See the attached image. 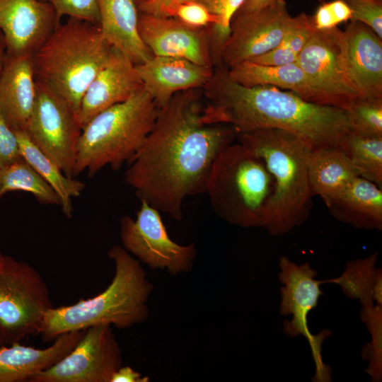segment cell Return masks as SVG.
<instances>
[{"label": "cell", "mask_w": 382, "mask_h": 382, "mask_svg": "<svg viewBox=\"0 0 382 382\" xmlns=\"http://www.w3.org/2000/svg\"><path fill=\"white\" fill-rule=\"evenodd\" d=\"M203 93L204 122L229 124L236 133L281 129L315 149L338 146L352 131L346 110L311 103L291 91L272 86H242L229 78L224 66L214 69Z\"/></svg>", "instance_id": "7a4b0ae2"}, {"label": "cell", "mask_w": 382, "mask_h": 382, "mask_svg": "<svg viewBox=\"0 0 382 382\" xmlns=\"http://www.w3.org/2000/svg\"><path fill=\"white\" fill-rule=\"evenodd\" d=\"M192 0H145L137 5L143 13L161 17H173L177 6Z\"/></svg>", "instance_id": "f35d334b"}, {"label": "cell", "mask_w": 382, "mask_h": 382, "mask_svg": "<svg viewBox=\"0 0 382 382\" xmlns=\"http://www.w3.org/2000/svg\"><path fill=\"white\" fill-rule=\"evenodd\" d=\"M122 247L151 270H166L175 276L192 269L197 257L195 243L180 245L168 235L159 211L144 201L133 219L120 220Z\"/></svg>", "instance_id": "30bf717a"}, {"label": "cell", "mask_w": 382, "mask_h": 382, "mask_svg": "<svg viewBox=\"0 0 382 382\" xmlns=\"http://www.w3.org/2000/svg\"><path fill=\"white\" fill-rule=\"evenodd\" d=\"M345 35L337 27L314 30L296 64L307 76L321 104L347 110L360 96L347 74Z\"/></svg>", "instance_id": "7c38bea8"}, {"label": "cell", "mask_w": 382, "mask_h": 382, "mask_svg": "<svg viewBox=\"0 0 382 382\" xmlns=\"http://www.w3.org/2000/svg\"><path fill=\"white\" fill-rule=\"evenodd\" d=\"M203 4L218 19L208 33L212 64L223 66L221 57L222 47L228 37L232 18L245 0H196Z\"/></svg>", "instance_id": "1f68e13d"}, {"label": "cell", "mask_w": 382, "mask_h": 382, "mask_svg": "<svg viewBox=\"0 0 382 382\" xmlns=\"http://www.w3.org/2000/svg\"><path fill=\"white\" fill-rule=\"evenodd\" d=\"M279 267L278 278L283 284L280 288L279 314L292 315L290 320H284L282 330L290 337L302 335L306 338L316 364V374L311 380L331 381V369L324 364L321 351L323 342L332 335V332L323 329L318 335H313L308 329L307 320L308 313L318 306L320 296L323 295L320 285L326 284V281L316 279L318 272L308 262L297 265L282 255L279 257Z\"/></svg>", "instance_id": "9c48e42d"}, {"label": "cell", "mask_w": 382, "mask_h": 382, "mask_svg": "<svg viewBox=\"0 0 382 382\" xmlns=\"http://www.w3.org/2000/svg\"><path fill=\"white\" fill-rule=\"evenodd\" d=\"M346 110L352 132L364 136L382 137V97H357Z\"/></svg>", "instance_id": "d6a6232c"}, {"label": "cell", "mask_w": 382, "mask_h": 382, "mask_svg": "<svg viewBox=\"0 0 382 382\" xmlns=\"http://www.w3.org/2000/svg\"><path fill=\"white\" fill-rule=\"evenodd\" d=\"M4 256V254L0 251V262Z\"/></svg>", "instance_id": "f6af8a7d"}, {"label": "cell", "mask_w": 382, "mask_h": 382, "mask_svg": "<svg viewBox=\"0 0 382 382\" xmlns=\"http://www.w3.org/2000/svg\"><path fill=\"white\" fill-rule=\"evenodd\" d=\"M135 66L144 88L158 108L164 107L177 93L203 88L214 72L213 67L163 56L153 55Z\"/></svg>", "instance_id": "ac0fdd59"}, {"label": "cell", "mask_w": 382, "mask_h": 382, "mask_svg": "<svg viewBox=\"0 0 382 382\" xmlns=\"http://www.w3.org/2000/svg\"><path fill=\"white\" fill-rule=\"evenodd\" d=\"M227 72L232 81L242 86L288 89L308 102L322 105L307 76L296 63L263 65L245 61L227 69Z\"/></svg>", "instance_id": "d4e9b609"}, {"label": "cell", "mask_w": 382, "mask_h": 382, "mask_svg": "<svg viewBox=\"0 0 382 382\" xmlns=\"http://www.w3.org/2000/svg\"><path fill=\"white\" fill-rule=\"evenodd\" d=\"M6 54V44L2 32L0 30V74L1 72L4 56Z\"/></svg>", "instance_id": "b9f144b4"}, {"label": "cell", "mask_w": 382, "mask_h": 382, "mask_svg": "<svg viewBox=\"0 0 382 382\" xmlns=\"http://www.w3.org/2000/svg\"><path fill=\"white\" fill-rule=\"evenodd\" d=\"M85 330L63 333L50 346L38 349L13 343L0 348V382H25L65 357L76 345Z\"/></svg>", "instance_id": "44dd1931"}, {"label": "cell", "mask_w": 382, "mask_h": 382, "mask_svg": "<svg viewBox=\"0 0 382 382\" xmlns=\"http://www.w3.org/2000/svg\"><path fill=\"white\" fill-rule=\"evenodd\" d=\"M111 50L98 25L70 18L59 23L33 54L35 79L60 96L78 114L86 90Z\"/></svg>", "instance_id": "5b68a950"}, {"label": "cell", "mask_w": 382, "mask_h": 382, "mask_svg": "<svg viewBox=\"0 0 382 382\" xmlns=\"http://www.w3.org/2000/svg\"><path fill=\"white\" fill-rule=\"evenodd\" d=\"M122 362L111 326H93L85 330L69 353L29 382H110Z\"/></svg>", "instance_id": "4fadbf2b"}, {"label": "cell", "mask_w": 382, "mask_h": 382, "mask_svg": "<svg viewBox=\"0 0 382 382\" xmlns=\"http://www.w3.org/2000/svg\"><path fill=\"white\" fill-rule=\"evenodd\" d=\"M54 307L48 286L29 264L4 255L0 262V328L6 345L39 334Z\"/></svg>", "instance_id": "ba28073f"}, {"label": "cell", "mask_w": 382, "mask_h": 382, "mask_svg": "<svg viewBox=\"0 0 382 382\" xmlns=\"http://www.w3.org/2000/svg\"><path fill=\"white\" fill-rule=\"evenodd\" d=\"M149 381L148 376H143L132 367L121 366L113 374L110 382H149Z\"/></svg>", "instance_id": "ab89813d"}, {"label": "cell", "mask_w": 382, "mask_h": 382, "mask_svg": "<svg viewBox=\"0 0 382 382\" xmlns=\"http://www.w3.org/2000/svg\"><path fill=\"white\" fill-rule=\"evenodd\" d=\"M59 24L54 8L47 2L0 0V30L8 54H33Z\"/></svg>", "instance_id": "9a60e30c"}, {"label": "cell", "mask_w": 382, "mask_h": 382, "mask_svg": "<svg viewBox=\"0 0 382 382\" xmlns=\"http://www.w3.org/2000/svg\"><path fill=\"white\" fill-rule=\"evenodd\" d=\"M143 87L135 64L114 47L86 90L77 117L81 129L97 115L122 103Z\"/></svg>", "instance_id": "e0dca14e"}, {"label": "cell", "mask_w": 382, "mask_h": 382, "mask_svg": "<svg viewBox=\"0 0 382 382\" xmlns=\"http://www.w3.org/2000/svg\"><path fill=\"white\" fill-rule=\"evenodd\" d=\"M158 110L142 87L94 117L81 131L74 176L87 172L92 177L105 166L117 170L129 163L151 131Z\"/></svg>", "instance_id": "8992f818"}, {"label": "cell", "mask_w": 382, "mask_h": 382, "mask_svg": "<svg viewBox=\"0 0 382 382\" xmlns=\"http://www.w3.org/2000/svg\"><path fill=\"white\" fill-rule=\"evenodd\" d=\"M14 131L22 158L54 190L59 197L63 214L66 218L71 219L73 214L72 199L81 195L85 184L67 177L58 165L33 143L26 131Z\"/></svg>", "instance_id": "484cf974"}, {"label": "cell", "mask_w": 382, "mask_h": 382, "mask_svg": "<svg viewBox=\"0 0 382 382\" xmlns=\"http://www.w3.org/2000/svg\"><path fill=\"white\" fill-rule=\"evenodd\" d=\"M173 17L187 25L197 28H203L208 25L212 27L218 23L217 18L196 0L179 4L174 12Z\"/></svg>", "instance_id": "8d00e7d4"}, {"label": "cell", "mask_w": 382, "mask_h": 382, "mask_svg": "<svg viewBox=\"0 0 382 382\" xmlns=\"http://www.w3.org/2000/svg\"><path fill=\"white\" fill-rule=\"evenodd\" d=\"M327 208L337 221L354 228L382 231V188L361 177Z\"/></svg>", "instance_id": "cb8c5ba5"}, {"label": "cell", "mask_w": 382, "mask_h": 382, "mask_svg": "<svg viewBox=\"0 0 382 382\" xmlns=\"http://www.w3.org/2000/svg\"><path fill=\"white\" fill-rule=\"evenodd\" d=\"M360 319L371 335L361 348V358L368 361L366 373L373 382L382 381V305L361 306Z\"/></svg>", "instance_id": "4dcf8cb0"}, {"label": "cell", "mask_w": 382, "mask_h": 382, "mask_svg": "<svg viewBox=\"0 0 382 382\" xmlns=\"http://www.w3.org/2000/svg\"><path fill=\"white\" fill-rule=\"evenodd\" d=\"M274 0H245L235 15L243 14L257 11Z\"/></svg>", "instance_id": "60d3db41"}, {"label": "cell", "mask_w": 382, "mask_h": 382, "mask_svg": "<svg viewBox=\"0 0 382 382\" xmlns=\"http://www.w3.org/2000/svg\"><path fill=\"white\" fill-rule=\"evenodd\" d=\"M339 146L359 177L382 188V137L364 136L351 131L342 138Z\"/></svg>", "instance_id": "83f0119b"}, {"label": "cell", "mask_w": 382, "mask_h": 382, "mask_svg": "<svg viewBox=\"0 0 382 382\" xmlns=\"http://www.w3.org/2000/svg\"><path fill=\"white\" fill-rule=\"evenodd\" d=\"M98 27L103 38L135 65L153 57L139 31L138 8L134 0H98Z\"/></svg>", "instance_id": "7402d4cb"}, {"label": "cell", "mask_w": 382, "mask_h": 382, "mask_svg": "<svg viewBox=\"0 0 382 382\" xmlns=\"http://www.w3.org/2000/svg\"><path fill=\"white\" fill-rule=\"evenodd\" d=\"M314 30L311 16L301 13L293 18L289 30L275 48L249 61L263 65L296 63L299 54Z\"/></svg>", "instance_id": "f546056e"}, {"label": "cell", "mask_w": 382, "mask_h": 382, "mask_svg": "<svg viewBox=\"0 0 382 382\" xmlns=\"http://www.w3.org/2000/svg\"><path fill=\"white\" fill-rule=\"evenodd\" d=\"M293 18L284 0H274L257 11L235 15L221 50L223 65L229 69L275 48L289 30Z\"/></svg>", "instance_id": "5bb4252c"}, {"label": "cell", "mask_w": 382, "mask_h": 382, "mask_svg": "<svg viewBox=\"0 0 382 382\" xmlns=\"http://www.w3.org/2000/svg\"><path fill=\"white\" fill-rule=\"evenodd\" d=\"M197 89L177 93L159 108L125 173L140 201L177 221L183 217L185 198L206 192L216 158L236 139L232 126L204 122Z\"/></svg>", "instance_id": "6da1fadb"}, {"label": "cell", "mask_w": 382, "mask_h": 382, "mask_svg": "<svg viewBox=\"0 0 382 382\" xmlns=\"http://www.w3.org/2000/svg\"><path fill=\"white\" fill-rule=\"evenodd\" d=\"M77 113L57 93L36 80V97L26 132L69 178L74 177L81 134Z\"/></svg>", "instance_id": "8fae6325"}, {"label": "cell", "mask_w": 382, "mask_h": 382, "mask_svg": "<svg viewBox=\"0 0 382 382\" xmlns=\"http://www.w3.org/2000/svg\"><path fill=\"white\" fill-rule=\"evenodd\" d=\"M273 186L263 160L241 144L233 142L216 158L205 193L215 213L229 224L263 228Z\"/></svg>", "instance_id": "52a82bcc"}, {"label": "cell", "mask_w": 382, "mask_h": 382, "mask_svg": "<svg viewBox=\"0 0 382 382\" xmlns=\"http://www.w3.org/2000/svg\"><path fill=\"white\" fill-rule=\"evenodd\" d=\"M13 191L30 193L42 204L60 205L54 190L23 158L0 168V200Z\"/></svg>", "instance_id": "f1b7e54d"}, {"label": "cell", "mask_w": 382, "mask_h": 382, "mask_svg": "<svg viewBox=\"0 0 382 382\" xmlns=\"http://www.w3.org/2000/svg\"><path fill=\"white\" fill-rule=\"evenodd\" d=\"M236 139L261 158L273 179L264 228L272 236L303 225L312 209L308 181L311 148L292 133L277 128L239 132Z\"/></svg>", "instance_id": "277c9868"}, {"label": "cell", "mask_w": 382, "mask_h": 382, "mask_svg": "<svg viewBox=\"0 0 382 382\" xmlns=\"http://www.w3.org/2000/svg\"><path fill=\"white\" fill-rule=\"evenodd\" d=\"M352 11L345 0H332L322 4L311 16L316 30H330L352 19Z\"/></svg>", "instance_id": "e575fe53"}, {"label": "cell", "mask_w": 382, "mask_h": 382, "mask_svg": "<svg viewBox=\"0 0 382 382\" xmlns=\"http://www.w3.org/2000/svg\"><path fill=\"white\" fill-rule=\"evenodd\" d=\"M352 11V19L372 29L382 38V0H345Z\"/></svg>", "instance_id": "d590c367"}, {"label": "cell", "mask_w": 382, "mask_h": 382, "mask_svg": "<svg viewBox=\"0 0 382 382\" xmlns=\"http://www.w3.org/2000/svg\"><path fill=\"white\" fill-rule=\"evenodd\" d=\"M54 8L57 18L64 16L86 21L98 25V0H41Z\"/></svg>", "instance_id": "836d02e7"}, {"label": "cell", "mask_w": 382, "mask_h": 382, "mask_svg": "<svg viewBox=\"0 0 382 382\" xmlns=\"http://www.w3.org/2000/svg\"><path fill=\"white\" fill-rule=\"evenodd\" d=\"M21 158L16 134L0 112V168Z\"/></svg>", "instance_id": "74e56055"}, {"label": "cell", "mask_w": 382, "mask_h": 382, "mask_svg": "<svg viewBox=\"0 0 382 382\" xmlns=\"http://www.w3.org/2000/svg\"><path fill=\"white\" fill-rule=\"evenodd\" d=\"M139 31L154 56L178 57L213 67L208 33L174 17L139 16Z\"/></svg>", "instance_id": "2e32d148"}, {"label": "cell", "mask_w": 382, "mask_h": 382, "mask_svg": "<svg viewBox=\"0 0 382 382\" xmlns=\"http://www.w3.org/2000/svg\"><path fill=\"white\" fill-rule=\"evenodd\" d=\"M344 33L346 66L354 88L360 96L382 97V38L354 20Z\"/></svg>", "instance_id": "d6986e66"}, {"label": "cell", "mask_w": 382, "mask_h": 382, "mask_svg": "<svg viewBox=\"0 0 382 382\" xmlns=\"http://www.w3.org/2000/svg\"><path fill=\"white\" fill-rule=\"evenodd\" d=\"M33 54H5L0 74V112L14 130L26 131L36 97Z\"/></svg>", "instance_id": "ffe728a7"}, {"label": "cell", "mask_w": 382, "mask_h": 382, "mask_svg": "<svg viewBox=\"0 0 382 382\" xmlns=\"http://www.w3.org/2000/svg\"><path fill=\"white\" fill-rule=\"evenodd\" d=\"M4 345H6L4 343L2 332H1V328H0V348Z\"/></svg>", "instance_id": "7bdbcfd3"}, {"label": "cell", "mask_w": 382, "mask_h": 382, "mask_svg": "<svg viewBox=\"0 0 382 382\" xmlns=\"http://www.w3.org/2000/svg\"><path fill=\"white\" fill-rule=\"evenodd\" d=\"M378 253L346 262L343 272L337 277L325 279L339 285L350 299H359L361 306L382 305V270L376 268Z\"/></svg>", "instance_id": "4316f807"}, {"label": "cell", "mask_w": 382, "mask_h": 382, "mask_svg": "<svg viewBox=\"0 0 382 382\" xmlns=\"http://www.w3.org/2000/svg\"><path fill=\"white\" fill-rule=\"evenodd\" d=\"M359 177L340 146L311 149L308 160V181L311 192L326 207L340 197Z\"/></svg>", "instance_id": "603a6c76"}, {"label": "cell", "mask_w": 382, "mask_h": 382, "mask_svg": "<svg viewBox=\"0 0 382 382\" xmlns=\"http://www.w3.org/2000/svg\"><path fill=\"white\" fill-rule=\"evenodd\" d=\"M108 256L115 266L110 284L92 298L47 311L39 332L44 341L93 326L127 329L147 320V301L154 286L140 262L119 245L112 246Z\"/></svg>", "instance_id": "3957f363"}, {"label": "cell", "mask_w": 382, "mask_h": 382, "mask_svg": "<svg viewBox=\"0 0 382 382\" xmlns=\"http://www.w3.org/2000/svg\"><path fill=\"white\" fill-rule=\"evenodd\" d=\"M145 0H134V1L136 2L137 5H139V4L142 3L143 1H144Z\"/></svg>", "instance_id": "ee69618b"}]
</instances>
